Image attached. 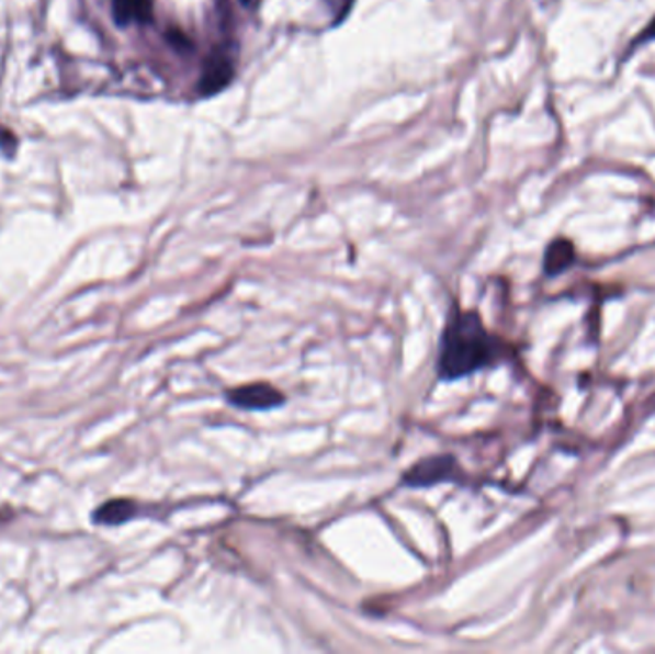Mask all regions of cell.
Here are the masks:
<instances>
[{
    "label": "cell",
    "instance_id": "obj_1",
    "mask_svg": "<svg viewBox=\"0 0 655 654\" xmlns=\"http://www.w3.org/2000/svg\"><path fill=\"white\" fill-rule=\"evenodd\" d=\"M498 351L497 338L489 335L477 313L454 309L441 338L437 374L441 381H459L489 367Z\"/></svg>",
    "mask_w": 655,
    "mask_h": 654
},
{
    "label": "cell",
    "instance_id": "obj_2",
    "mask_svg": "<svg viewBox=\"0 0 655 654\" xmlns=\"http://www.w3.org/2000/svg\"><path fill=\"white\" fill-rule=\"evenodd\" d=\"M459 476V463L452 455H431L413 464L403 474V486L430 487L441 482H451Z\"/></svg>",
    "mask_w": 655,
    "mask_h": 654
},
{
    "label": "cell",
    "instance_id": "obj_3",
    "mask_svg": "<svg viewBox=\"0 0 655 654\" xmlns=\"http://www.w3.org/2000/svg\"><path fill=\"white\" fill-rule=\"evenodd\" d=\"M226 402L244 411H269L284 405L286 397L267 382H253V384L228 390Z\"/></svg>",
    "mask_w": 655,
    "mask_h": 654
},
{
    "label": "cell",
    "instance_id": "obj_4",
    "mask_svg": "<svg viewBox=\"0 0 655 654\" xmlns=\"http://www.w3.org/2000/svg\"><path fill=\"white\" fill-rule=\"evenodd\" d=\"M234 71H236V66H234V56L230 50L225 46H215V50L205 60L197 91L204 97L217 94L218 91H223L230 84Z\"/></svg>",
    "mask_w": 655,
    "mask_h": 654
},
{
    "label": "cell",
    "instance_id": "obj_5",
    "mask_svg": "<svg viewBox=\"0 0 655 654\" xmlns=\"http://www.w3.org/2000/svg\"><path fill=\"white\" fill-rule=\"evenodd\" d=\"M112 8L115 23L121 27L150 20V2L148 0H113Z\"/></svg>",
    "mask_w": 655,
    "mask_h": 654
},
{
    "label": "cell",
    "instance_id": "obj_6",
    "mask_svg": "<svg viewBox=\"0 0 655 654\" xmlns=\"http://www.w3.org/2000/svg\"><path fill=\"white\" fill-rule=\"evenodd\" d=\"M573 259L572 244L565 243V240H557V243L550 246L546 251V259H544V269L546 273H560L562 269L569 266Z\"/></svg>",
    "mask_w": 655,
    "mask_h": 654
},
{
    "label": "cell",
    "instance_id": "obj_7",
    "mask_svg": "<svg viewBox=\"0 0 655 654\" xmlns=\"http://www.w3.org/2000/svg\"><path fill=\"white\" fill-rule=\"evenodd\" d=\"M136 507L131 501H112L99 510V520L108 525H120L135 515Z\"/></svg>",
    "mask_w": 655,
    "mask_h": 654
},
{
    "label": "cell",
    "instance_id": "obj_8",
    "mask_svg": "<svg viewBox=\"0 0 655 654\" xmlns=\"http://www.w3.org/2000/svg\"><path fill=\"white\" fill-rule=\"evenodd\" d=\"M323 4L326 7V12L330 14L334 22L339 23L346 20L351 8H353L354 0H323Z\"/></svg>",
    "mask_w": 655,
    "mask_h": 654
},
{
    "label": "cell",
    "instance_id": "obj_9",
    "mask_svg": "<svg viewBox=\"0 0 655 654\" xmlns=\"http://www.w3.org/2000/svg\"><path fill=\"white\" fill-rule=\"evenodd\" d=\"M650 41H655V18L641 31V35L634 38L633 46H639L641 43H650Z\"/></svg>",
    "mask_w": 655,
    "mask_h": 654
},
{
    "label": "cell",
    "instance_id": "obj_10",
    "mask_svg": "<svg viewBox=\"0 0 655 654\" xmlns=\"http://www.w3.org/2000/svg\"><path fill=\"white\" fill-rule=\"evenodd\" d=\"M240 4L241 7L249 8L251 4H253V0H240Z\"/></svg>",
    "mask_w": 655,
    "mask_h": 654
}]
</instances>
